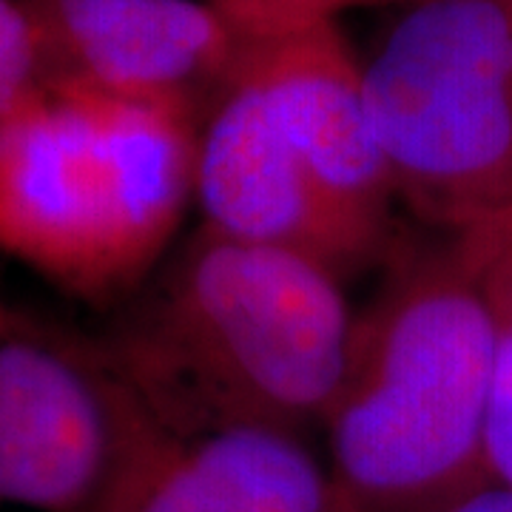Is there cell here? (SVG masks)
<instances>
[{
    "mask_svg": "<svg viewBox=\"0 0 512 512\" xmlns=\"http://www.w3.org/2000/svg\"><path fill=\"white\" fill-rule=\"evenodd\" d=\"M484 467L490 487L512 493V328L501 325L493 390L484 421Z\"/></svg>",
    "mask_w": 512,
    "mask_h": 512,
    "instance_id": "obj_11",
    "label": "cell"
},
{
    "mask_svg": "<svg viewBox=\"0 0 512 512\" xmlns=\"http://www.w3.org/2000/svg\"><path fill=\"white\" fill-rule=\"evenodd\" d=\"M197 208L222 237L305 256L342 282L384 262L396 242L330 200L239 63L200 120Z\"/></svg>",
    "mask_w": 512,
    "mask_h": 512,
    "instance_id": "obj_6",
    "label": "cell"
},
{
    "mask_svg": "<svg viewBox=\"0 0 512 512\" xmlns=\"http://www.w3.org/2000/svg\"><path fill=\"white\" fill-rule=\"evenodd\" d=\"M396 202L430 231L512 220V0H419L365 63Z\"/></svg>",
    "mask_w": 512,
    "mask_h": 512,
    "instance_id": "obj_4",
    "label": "cell"
},
{
    "mask_svg": "<svg viewBox=\"0 0 512 512\" xmlns=\"http://www.w3.org/2000/svg\"><path fill=\"white\" fill-rule=\"evenodd\" d=\"M154 421L100 339L9 316L0 330V507L100 512Z\"/></svg>",
    "mask_w": 512,
    "mask_h": 512,
    "instance_id": "obj_5",
    "label": "cell"
},
{
    "mask_svg": "<svg viewBox=\"0 0 512 512\" xmlns=\"http://www.w3.org/2000/svg\"><path fill=\"white\" fill-rule=\"evenodd\" d=\"M510 239L512 220L393 242L322 427L359 512H444L490 487L484 421L501 345L490 271Z\"/></svg>",
    "mask_w": 512,
    "mask_h": 512,
    "instance_id": "obj_2",
    "label": "cell"
},
{
    "mask_svg": "<svg viewBox=\"0 0 512 512\" xmlns=\"http://www.w3.org/2000/svg\"><path fill=\"white\" fill-rule=\"evenodd\" d=\"M444 512H512V493L501 487H484Z\"/></svg>",
    "mask_w": 512,
    "mask_h": 512,
    "instance_id": "obj_13",
    "label": "cell"
},
{
    "mask_svg": "<svg viewBox=\"0 0 512 512\" xmlns=\"http://www.w3.org/2000/svg\"><path fill=\"white\" fill-rule=\"evenodd\" d=\"M237 63L330 200L376 237L396 239V194L367 109L365 66L339 23L313 20L242 40Z\"/></svg>",
    "mask_w": 512,
    "mask_h": 512,
    "instance_id": "obj_8",
    "label": "cell"
},
{
    "mask_svg": "<svg viewBox=\"0 0 512 512\" xmlns=\"http://www.w3.org/2000/svg\"><path fill=\"white\" fill-rule=\"evenodd\" d=\"M100 512H359L311 441L268 427L174 436L131 450Z\"/></svg>",
    "mask_w": 512,
    "mask_h": 512,
    "instance_id": "obj_9",
    "label": "cell"
},
{
    "mask_svg": "<svg viewBox=\"0 0 512 512\" xmlns=\"http://www.w3.org/2000/svg\"><path fill=\"white\" fill-rule=\"evenodd\" d=\"M9 316H12V313H9L6 308H3V305H0V330H3V325L9 322Z\"/></svg>",
    "mask_w": 512,
    "mask_h": 512,
    "instance_id": "obj_14",
    "label": "cell"
},
{
    "mask_svg": "<svg viewBox=\"0 0 512 512\" xmlns=\"http://www.w3.org/2000/svg\"><path fill=\"white\" fill-rule=\"evenodd\" d=\"M353 328L328 268L200 225L117 305L100 345L174 436L268 427L308 439L336 402Z\"/></svg>",
    "mask_w": 512,
    "mask_h": 512,
    "instance_id": "obj_1",
    "label": "cell"
},
{
    "mask_svg": "<svg viewBox=\"0 0 512 512\" xmlns=\"http://www.w3.org/2000/svg\"><path fill=\"white\" fill-rule=\"evenodd\" d=\"M197 151L191 111L37 83L0 117V254L117 308L177 245Z\"/></svg>",
    "mask_w": 512,
    "mask_h": 512,
    "instance_id": "obj_3",
    "label": "cell"
},
{
    "mask_svg": "<svg viewBox=\"0 0 512 512\" xmlns=\"http://www.w3.org/2000/svg\"><path fill=\"white\" fill-rule=\"evenodd\" d=\"M40 83L151 100L202 114L242 52L234 23L208 0H23Z\"/></svg>",
    "mask_w": 512,
    "mask_h": 512,
    "instance_id": "obj_7",
    "label": "cell"
},
{
    "mask_svg": "<svg viewBox=\"0 0 512 512\" xmlns=\"http://www.w3.org/2000/svg\"><path fill=\"white\" fill-rule=\"evenodd\" d=\"M40 83V52L23 3L0 0V117Z\"/></svg>",
    "mask_w": 512,
    "mask_h": 512,
    "instance_id": "obj_10",
    "label": "cell"
},
{
    "mask_svg": "<svg viewBox=\"0 0 512 512\" xmlns=\"http://www.w3.org/2000/svg\"><path fill=\"white\" fill-rule=\"evenodd\" d=\"M490 293H493L495 311L501 325L512 328V239L504 245L490 271Z\"/></svg>",
    "mask_w": 512,
    "mask_h": 512,
    "instance_id": "obj_12",
    "label": "cell"
}]
</instances>
